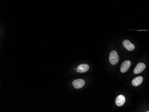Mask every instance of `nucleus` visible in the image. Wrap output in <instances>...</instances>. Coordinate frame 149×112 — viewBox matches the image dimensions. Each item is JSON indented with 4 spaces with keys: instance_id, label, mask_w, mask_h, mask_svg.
Listing matches in <instances>:
<instances>
[{
    "instance_id": "nucleus-1",
    "label": "nucleus",
    "mask_w": 149,
    "mask_h": 112,
    "mask_svg": "<svg viewBox=\"0 0 149 112\" xmlns=\"http://www.w3.org/2000/svg\"><path fill=\"white\" fill-rule=\"evenodd\" d=\"M119 60V57L117 52L115 51H112L109 54V61L111 64L115 65L117 64Z\"/></svg>"
},
{
    "instance_id": "nucleus-2",
    "label": "nucleus",
    "mask_w": 149,
    "mask_h": 112,
    "mask_svg": "<svg viewBox=\"0 0 149 112\" xmlns=\"http://www.w3.org/2000/svg\"><path fill=\"white\" fill-rule=\"evenodd\" d=\"M85 81L83 79H76L72 82V85L76 89H80L85 85Z\"/></svg>"
},
{
    "instance_id": "nucleus-3",
    "label": "nucleus",
    "mask_w": 149,
    "mask_h": 112,
    "mask_svg": "<svg viewBox=\"0 0 149 112\" xmlns=\"http://www.w3.org/2000/svg\"><path fill=\"white\" fill-rule=\"evenodd\" d=\"M131 65V62L129 60H126L122 62L120 67V72L125 73L128 71Z\"/></svg>"
},
{
    "instance_id": "nucleus-4",
    "label": "nucleus",
    "mask_w": 149,
    "mask_h": 112,
    "mask_svg": "<svg viewBox=\"0 0 149 112\" xmlns=\"http://www.w3.org/2000/svg\"><path fill=\"white\" fill-rule=\"evenodd\" d=\"M146 65L143 62H139L137 65L136 67H135L133 72L135 74L141 73L146 68Z\"/></svg>"
},
{
    "instance_id": "nucleus-5",
    "label": "nucleus",
    "mask_w": 149,
    "mask_h": 112,
    "mask_svg": "<svg viewBox=\"0 0 149 112\" xmlns=\"http://www.w3.org/2000/svg\"><path fill=\"white\" fill-rule=\"evenodd\" d=\"M122 45L129 51H132L135 49L134 45L128 40H124Z\"/></svg>"
},
{
    "instance_id": "nucleus-6",
    "label": "nucleus",
    "mask_w": 149,
    "mask_h": 112,
    "mask_svg": "<svg viewBox=\"0 0 149 112\" xmlns=\"http://www.w3.org/2000/svg\"><path fill=\"white\" fill-rule=\"evenodd\" d=\"M116 104L117 106H123L125 102V97L122 95H120L117 97L116 99Z\"/></svg>"
},
{
    "instance_id": "nucleus-7",
    "label": "nucleus",
    "mask_w": 149,
    "mask_h": 112,
    "mask_svg": "<svg viewBox=\"0 0 149 112\" xmlns=\"http://www.w3.org/2000/svg\"><path fill=\"white\" fill-rule=\"evenodd\" d=\"M89 66L87 64H80L78 66L77 72L79 73H84L86 72L89 69Z\"/></svg>"
},
{
    "instance_id": "nucleus-8",
    "label": "nucleus",
    "mask_w": 149,
    "mask_h": 112,
    "mask_svg": "<svg viewBox=\"0 0 149 112\" xmlns=\"http://www.w3.org/2000/svg\"><path fill=\"white\" fill-rule=\"evenodd\" d=\"M143 80V79L142 76H138L133 79L132 81V83L134 86H138L142 83Z\"/></svg>"
},
{
    "instance_id": "nucleus-9",
    "label": "nucleus",
    "mask_w": 149,
    "mask_h": 112,
    "mask_svg": "<svg viewBox=\"0 0 149 112\" xmlns=\"http://www.w3.org/2000/svg\"><path fill=\"white\" fill-rule=\"evenodd\" d=\"M75 70L77 71V68H75Z\"/></svg>"
},
{
    "instance_id": "nucleus-10",
    "label": "nucleus",
    "mask_w": 149,
    "mask_h": 112,
    "mask_svg": "<svg viewBox=\"0 0 149 112\" xmlns=\"http://www.w3.org/2000/svg\"><path fill=\"white\" fill-rule=\"evenodd\" d=\"M146 112H149V111H146Z\"/></svg>"
}]
</instances>
